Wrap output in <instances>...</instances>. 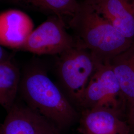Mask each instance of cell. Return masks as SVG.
<instances>
[{
  "mask_svg": "<svg viewBox=\"0 0 134 134\" xmlns=\"http://www.w3.org/2000/svg\"><path fill=\"white\" fill-rule=\"evenodd\" d=\"M3 46L0 44V64L10 60V56Z\"/></svg>",
  "mask_w": 134,
  "mask_h": 134,
  "instance_id": "14",
  "label": "cell"
},
{
  "mask_svg": "<svg viewBox=\"0 0 134 134\" xmlns=\"http://www.w3.org/2000/svg\"><path fill=\"white\" fill-rule=\"evenodd\" d=\"M0 134H60L56 126L29 106L15 103L9 111Z\"/></svg>",
  "mask_w": 134,
  "mask_h": 134,
  "instance_id": "6",
  "label": "cell"
},
{
  "mask_svg": "<svg viewBox=\"0 0 134 134\" xmlns=\"http://www.w3.org/2000/svg\"><path fill=\"white\" fill-rule=\"evenodd\" d=\"M98 0H83L82 3L87 5H93Z\"/></svg>",
  "mask_w": 134,
  "mask_h": 134,
  "instance_id": "15",
  "label": "cell"
},
{
  "mask_svg": "<svg viewBox=\"0 0 134 134\" xmlns=\"http://www.w3.org/2000/svg\"><path fill=\"white\" fill-rule=\"evenodd\" d=\"M129 103L127 122L129 125L131 130L132 131L134 130V99L129 102Z\"/></svg>",
  "mask_w": 134,
  "mask_h": 134,
  "instance_id": "13",
  "label": "cell"
},
{
  "mask_svg": "<svg viewBox=\"0 0 134 134\" xmlns=\"http://www.w3.org/2000/svg\"><path fill=\"white\" fill-rule=\"evenodd\" d=\"M34 30L32 19L24 12L8 10L0 14V44L20 50Z\"/></svg>",
  "mask_w": 134,
  "mask_h": 134,
  "instance_id": "8",
  "label": "cell"
},
{
  "mask_svg": "<svg viewBox=\"0 0 134 134\" xmlns=\"http://www.w3.org/2000/svg\"><path fill=\"white\" fill-rule=\"evenodd\" d=\"M96 67V58L87 49L76 46L59 55L57 71L60 81L69 96L81 106Z\"/></svg>",
  "mask_w": 134,
  "mask_h": 134,
  "instance_id": "3",
  "label": "cell"
},
{
  "mask_svg": "<svg viewBox=\"0 0 134 134\" xmlns=\"http://www.w3.org/2000/svg\"><path fill=\"white\" fill-rule=\"evenodd\" d=\"M132 131H133V132H134V130H132V131H131V132H132Z\"/></svg>",
  "mask_w": 134,
  "mask_h": 134,
  "instance_id": "16",
  "label": "cell"
},
{
  "mask_svg": "<svg viewBox=\"0 0 134 134\" xmlns=\"http://www.w3.org/2000/svg\"><path fill=\"white\" fill-rule=\"evenodd\" d=\"M76 46V39L68 33L64 19L53 15L34 29L20 50L37 55H59Z\"/></svg>",
  "mask_w": 134,
  "mask_h": 134,
  "instance_id": "5",
  "label": "cell"
},
{
  "mask_svg": "<svg viewBox=\"0 0 134 134\" xmlns=\"http://www.w3.org/2000/svg\"><path fill=\"white\" fill-rule=\"evenodd\" d=\"M21 78L18 68L10 60L0 64V104L8 111L15 103Z\"/></svg>",
  "mask_w": 134,
  "mask_h": 134,
  "instance_id": "11",
  "label": "cell"
},
{
  "mask_svg": "<svg viewBox=\"0 0 134 134\" xmlns=\"http://www.w3.org/2000/svg\"><path fill=\"white\" fill-rule=\"evenodd\" d=\"M127 38H134V0H98L91 5Z\"/></svg>",
  "mask_w": 134,
  "mask_h": 134,
  "instance_id": "9",
  "label": "cell"
},
{
  "mask_svg": "<svg viewBox=\"0 0 134 134\" xmlns=\"http://www.w3.org/2000/svg\"><path fill=\"white\" fill-rule=\"evenodd\" d=\"M36 9L64 19L71 18L79 9L77 0H19Z\"/></svg>",
  "mask_w": 134,
  "mask_h": 134,
  "instance_id": "12",
  "label": "cell"
},
{
  "mask_svg": "<svg viewBox=\"0 0 134 134\" xmlns=\"http://www.w3.org/2000/svg\"><path fill=\"white\" fill-rule=\"evenodd\" d=\"M96 59V69L86 86L81 106L85 109L104 108L121 113L126 99L110 62Z\"/></svg>",
  "mask_w": 134,
  "mask_h": 134,
  "instance_id": "4",
  "label": "cell"
},
{
  "mask_svg": "<svg viewBox=\"0 0 134 134\" xmlns=\"http://www.w3.org/2000/svg\"><path fill=\"white\" fill-rule=\"evenodd\" d=\"M110 64L126 100L134 99V41L129 48L117 55Z\"/></svg>",
  "mask_w": 134,
  "mask_h": 134,
  "instance_id": "10",
  "label": "cell"
},
{
  "mask_svg": "<svg viewBox=\"0 0 134 134\" xmlns=\"http://www.w3.org/2000/svg\"><path fill=\"white\" fill-rule=\"evenodd\" d=\"M19 91L27 105L58 128L72 124L76 111L43 69H28L21 78Z\"/></svg>",
  "mask_w": 134,
  "mask_h": 134,
  "instance_id": "2",
  "label": "cell"
},
{
  "mask_svg": "<svg viewBox=\"0 0 134 134\" xmlns=\"http://www.w3.org/2000/svg\"><path fill=\"white\" fill-rule=\"evenodd\" d=\"M68 24L74 34L76 46L88 50L101 61L110 62L134 42V40L125 37L92 5L82 2Z\"/></svg>",
  "mask_w": 134,
  "mask_h": 134,
  "instance_id": "1",
  "label": "cell"
},
{
  "mask_svg": "<svg viewBox=\"0 0 134 134\" xmlns=\"http://www.w3.org/2000/svg\"><path fill=\"white\" fill-rule=\"evenodd\" d=\"M79 130L82 134H130L131 131L120 113L104 108L85 109Z\"/></svg>",
  "mask_w": 134,
  "mask_h": 134,
  "instance_id": "7",
  "label": "cell"
}]
</instances>
